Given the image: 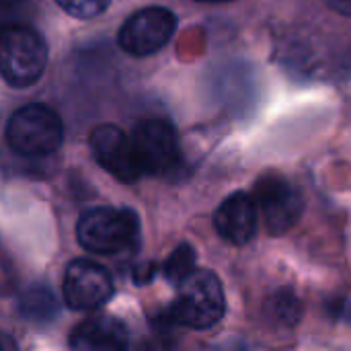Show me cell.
<instances>
[{
  "label": "cell",
  "mask_w": 351,
  "mask_h": 351,
  "mask_svg": "<svg viewBox=\"0 0 351 351\" xmlns=\"http://www.w3.org/2000/svg\"><path fill=\"white\" fill-rule=\"evenodd\" d=\"M76 237L82 249L97 255H119L132 251L140 241L138 216L128 208L99 206L86 210L78 224Z\"/></svg>",
  "instance_id": "cell-1"
},
{
  "label": "cell",
  "mask_w": 351,
  "mask_h": 351,
  "mask_svg": "<svg viewBox=\"0 0 351 351\" xmlns=\"http://www.w3.org/2000/svg\"><path fill=\"white\" fill-rule=\"evenodd\" d=\"M64 140V125L58 113L41 103L19 107L6 123V142L10 150L25 158H43L53 154Z\"/></svg>",
  "instance_id": "cell-2"
},
{
  "label": "cell",
  "mask_w": 351,
  "mask_h": 351,
  "mask_svg": "<svg viewBox=\"0 0 351 351\" xmlns=\"http://www.w3.org/2000/svg\"><path fill=\"white\" fill-rule=\"evenodd\" d=\"M226 313V298L218 276L208 269H195L181 286L169 308L175 323L189 329H212Z\"/></svg>",
  "instance_id": "cell-3"
},
{
  "label": "cell",
  "mask_w": 351,
  "mask_h": 351,
  "mask_svg": "<svg viewBox=\"0 0 351 351\" xmlns=\"http://www.w3.org/2000/svg\"><path fill=\"white\" fill-rule=\"evenodd\" d=\"M47 66L45 39L27 25H8L2 31L0 68L4 80L14 88L35 84Z\"/></svg>",
  "instance_id": "cell-4"
},
{
  "label": "cell",
  "mask_w": 351,
  "mask_h": 351,
  "mask_svg": "<svg viewBox=\"0 0 351 351\" xmlns=\"http://www.w3.org/2000/svg\"><path fill=\"white\" fill-rule=\"evenodd\" d=\"M132 144L144 175L167 177L181 167V142L177 130L162 119L142 121L132 132Z\"/></svg>",
  "instance_id": "cell-5"
},
{
  "label": "cell",
  "mask_w": 351,
  "mask_h": 351,
  "mask_svg": "<svg viewBox=\"0 0 351 351\" xmlns=\"http://www.w3.org/2000/svg\"><path fill=\"white\" fill-rule=\"evenodd\" d=\"M255 202L263 216L265 228L274 237L286 234L294 228L304 212V197L286 177L278 173H265L255 183Z\"/></svg>",
  "instance_id": "cell-6"
},
{
  "label": "cell",
  "mask_w": 351,
  "mask_h": 351,
  "mask_svg": "<svg viewBox=\"0 0 351 351\" xmlns=\"http://www.w3.org/2000/svg\"><path fill=\"white\" fill-rule=\"evenodd\" d=\"M177 31V16L165 6H146L136 10L119 29V47L136 58L160 51Z\"/></svg>",
  "instance_id": "cell-7"
},
{
  "label": "cell",
  "mask_w": 351,
  "mask_h": 351,
  "mask_svg": "<svg viewBox=\"0 0 351 351\" xmlns=\"http://www.w3.org/2000/svg\"><path fill=\"white\" fill-rule=\"evenodd\" d=\"M62 292L70 311L90 313L109 302L113 296V280L103 265L90 259H74L66 265Z\"/></svg>",
  "instance_id": "cell-8"
},
{
  "label": "cell",
  "mask_w": 351,
  "mask_h": 351,
  "mask_svg": "<svg viewBox=\"0 0 351 351\" xmlns=\"http://www.w3.org/2000/svg\"><path fill=\"white\" fill-rule=\"evenodd\" d=\"M90 150L95 160L117 181L136 183L144 171L138 162L132 138H128L117 125L105 123L93 130L90 134Z\"/></svg>",
  "instance_id": "cell-9"
},
{
  "label": "cell",
  "mask_w": 351,
  "mask_h": 351,
  "mask_svg": "<svg viewBox=\"0 0 351 351\" xmlns=\"http://www.w3.org/2000/svg\"><path fill=\"white\" fill-rule=\"evenodd\" d=\"M259 206L255 195L234 191L214 212V226L218 234L230 245H247L257 232Z\"/></svg>",
  "instance_id": "cell-10"
},
{
  "label": "cell",
  "mask_w": 351,
  "mask_h": 351,
  "mask_svg": "<svg viewBox=\"0 0 351 351\" xmlns=\"http://www.w3.org/2000/svg\"><path fill=\"white\" fill-rule=\"evenodd\" d=\"M68 346L78 351H121L130 346V333L115 317H95L70 333Z\"/></svg>",
  "instance_id": "cell-11"
},
{
  "label": "cell",
  "mask_w": 351,
  "mask_h": 351,
  "mask_svg": "<svg viewBox=\"0 0 351 351\" xmlns=\"http://www.w3.org/2000/svg\"><path fill=\"white\" fill-rule=\"evenodd\" d=\"M19 313L33 325H49L58 319L60 304L47 284L35 282L19 294Z\"/></svg>",
  "instance_id": "cell-12"
},
{
  "label": "cell",
  "mask_w": 351,
  "mask_h": 351,
  "mask_svg": "<svg viewBox=\"0 0 351 351\" xmlns=\"http://www.w3.org/2000/svg\"><path fill=\"white\" fill-rule=\"evenodd\" d=\"M267 319L280 327H294L300 321L302 304L290 290H280L265 302Z\"/></svg>",
  "instance_id": "cell-13"
},
{
  "label": "cell",
  "mask_w": 351,
  "mask_h": 351,
  "mask_svg": "<svg viewBox=\"0 0 351 351\" xmlns=\"http://www.w3.org/2000/svg\"><path fill=\"white\" fill-rule=\"evenodd\" d=\"M165 278L173 284V286H181L193 271H195V251L189 243H181L171 257L167 259L165 267Z\"/></svg>",
  "instance_id": "cell-14"
},
{
  "label": "cell",
  "mask_w": 351,
  "mask_h": 351,
  "mask_svg": "<svg viewBox=\"0 0 351 351\" xmlns=\"http://www.w3.org/2000/svg\"><path fill=\"white\" fill-rule=\"evenodd\" d=\"M74 19H95L107 10L111 0H56Z\"/></svg>",
  "instance_id": "cell-15"
},
{
  "label": "cell",
  "mask_w": 351,
  "mask_h": 351,
  "mask_svg": "<svg viewBox=\"0 0 351 351\" xmlns=\"http://www.w3.org/2000/svg\"><path fill=\"white\" fill-rule=\"evenodd\" d=\"M154 263H144V265H138L136 271H134V280L136 284H148L154 276Z\"/></svg>",
  "instance_id": "cell-16"
},
{
  "label": "cell",
  "mask_w": 351,
  "mask_h": 351,
  "mask_svg": "<svg viewBox=\"0 0 351 351\" xmlns=\"http://www.w3.org/2000/svg\"><path fill=\"white\" fill-rule=\"evenodd\" d=\"M327 2H329V6L335 8L337 12L351 16V0H327Z\"/></svg>",
  "instance_id": "cell-17"
},
{
  "label": "cell",
  "mask_w": 351,
  "mask_h": 351,
  "mask_svg": "<svg viewBox=\"0 0 351 351\" xmlns=\"http://www.w3.org/2000/svg\"><path fill=\"white\" fill-rule=\"evenodd\" d=\"M195 2H208V4H220V2H232V0H195Z\"/></svg>",
  "instance_id": "cell-18"
}]
</instances>
